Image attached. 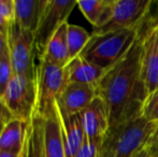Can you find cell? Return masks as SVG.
<instances>
[{
	"instance_id": "3",
	"label": "cell",
	"mask_w": 158,
	"mask_h": 157,
	"mask_svg": "<svg viewBox=\"0 0 158 157\" xmlns=\"http://www.w3.org/2000/svg\"><path fill=\"white\" fill-rule=\"evenodd\" d=\"M90 35L87 45L79 56L106 71L130 51L139 37V28Z\"/></svg>"
},
{
	"instance_id": "13",
	"label": "cell",
	"mask_w": 158,
	"mask_h": 157,
	"mask_svg": "<svg viewBox=\"0 0 158 157\" xmlns=\"http://www.w3.org/2000/svg\"><path fill=\"white\" fill-rule=\"evenodd\" d=\"M44 150L45 157H66L63 128L57 107L44 118Z\"/></svg>"
},
{
	"instance_id": "29",
	"label": "cell",
	"mask_w": 158,
	"mask_h": 157,
	"mask_svg": "<svg viewBox=\"0 0 158 157\" xmlns=\"http://www.w3.org/2000/svg\"><path fill=\"white\" fill-rule=\"evenodd\" d=\"M133 157H152V156L150 155V153L148 152V150L144 149V150H142L140 153H138L137 155H135Z\"/></svg>"
},
{
	"instance_id": "18",
	"label": "cell",
	"mask_w": 158,
	"mask_h": 157,
	"mask_svg": "<svg viewBox=\"0 0 158 157\" xmlns=\"http://www.w3.org/2000/svg\"><path fill=\"white\" fill-rule=\"evenodd\" d=\"M29 123L13 118L0 136V151H23Z\"/></svg>"
},
{
	"instance_id": "15",
	"label": "cell",
	"mask_w": 158,
	"mask_h": 157,
	"mask_svg": "<svg viewBox=\"0 0 158 157\" xmlns=\"http://www.w3.org/2000/svg\"><path fill=\"white\" fill-rule=\"evenodd\" d=\"M68 22L63 24L57 29L46 45L44 53L40 57H44L52 64L64 68L69 64V51L67 43V28Z\"/></svg>"
},
{
	"instance_id": "27",
	"label": "cell",
	"mask_w": 158,
	"mask_h": 157,
	"mask_svg": "<svg viewBox=\"0 0 158 157\" xmlns=\"http://www.w3.org/2000/svg\"><path fill=\"white\" fill-rule=\"evenodd\" d=\"M0 157H22V151H0Z\"/></svg>"
},
{
	"instance_id": "4",
	"label": "cell",
	"mask_w": 158,
	"mask_h": 157,
	"mask_svg": "<svg viewBox=\"0 0 158 157\" xmlns=\"http://www.w3.org/2000/svg\"><path fill=\"white\" fill-rule=\"evenodd\" d=\"M37 83V105L35 115L42 118L48 116L56 107V98L67 84L64 68L56 66L39 57V64L35 68Z\"/></svg>"
},
{
	"instance_id": "8",
	"label": "cell",
	"mask_w": 158,
	"mask_h": 157,
	"mask_svg": "<svg viewBox=\"0 0 158 157\" xmlns=\"http://www.w3.org/2000/svg\"><path fill=\"white\" fill-rule=\"evenodd\" d=\"M75 6H77L75 0H48L35 32V46L38 57L44 53L46 45L57 29L68 22L69 15Z\"/></svg>"
},
{
	"instance_id": "22",
	"label": "cell",
	"mask_w": 158,
	"mask_h": 157,
	"mask_svg": "<svg viewBox=\"0 0 158 157\" xmlns=\"http://www.w3.org/2000/svg\"><path fill=\"white\" fill-rule=\"evenodd\" d=\"M100 147L101 142H95L85 139L75 157H100Z\"/></svg>"
},
{
	"instance_id": "14",
	"label": "cell",
	"mask_w": 158,
	"mask_h": 157,
	"mask_svg": "<svg viewBox=\"0 0 158 157\" xmlns=\"http://www.w3.org/2000/svg\"><path fill=\"white\" fill-rule=\"evenodd\" d=\"M46 3L48 0H14L13 21L22 28L35 34Z\"/></svg>"
},
{
	"instance_id": "17",
	"label": "cell",
	"mask_w": 158,
	"mask_h": 157,
	"mask_svg": "<svg viewBox=\"0 0 158 157\" xmlns=\"http://www.w3.org/2000/svg\"><path fill=\"white\" fill-rule=\"evenodd\" d=\"M114 0H93L77 1V6L88 22L94 26V29L108 24L112 17Z\"/></svg>"
},
{
	"instance_id": "19",
	"label": "cell",
	"mask_w": 158,
	"mask_h": 157,
	"mask_svg": "<svg viewBox=\"0 0 158 157\" xmlns=\"http://www.w3.org/2000/svg\"><path fill=\"white\" fill-rule=\"evenodd\" d=\"M90 36L92 35L88 34L84 28L77 25H73V24H68L67 43H68L69 59L70 60L74 59L83 52V50L89 41Z\"/></svg>"
},
{
	"instance_id": "9",
	"label": "cell",
	"mask_w": 158,
	"mask_h": 157,
	"mask_svg": "<svg viewBox=\"0 0 158 157\" xmlns=\"http://www.w3.org/2000/svg\"><path fill=\"white\" fill-rule=\"evenodd\" d=\"M152 0H114L110 22L92 34H106L121 29L140 28L152 8Z\"/></svg>"
},
{
	"instance_id": "10",
	"label": "cell",
	"mask_w": 158,
	"mask_h": 157,
	"mask_svg": "<svg viewBox=\"0 0 158 157\" xmlns=\"http://www.w3.org/2000/svg\"><path fill=\"white\" fill-rule=\"evenodd\" d=\"M97 97L96 86L67 83L56 98V107L64 115L80 114Z\"/></svg>"
},
{
	"instance_id": "6",
	"label": "cell",
	"mask_w": 158,
	"mask_h": 157,
	"mask_svg": "<svg viewBox=\"0 0 158 157\" xmlns=\"http://www.w3.org/2000/svg\"><path fill=\"white\" fill-rule=\"evenodd\" d=\"M139 38L142 48V78L151 94L158 88V14L153 13V8L140 26Z\"/></svg>"
},
{
	"instance_id": "7",
	"label": "cell",
	"mask_w": 158,
	"mask_h": 157,
	"mask_svg": "<svg viewBox=\"0 0 158 157\" xmlns=\"http://www.w3.org/2000/svg\"><path fill=\"white\" fill-rule=\"evenodd\" d=\"M1 99L13 118L30 123L37 105L35 78L14 74Z\"/></svg>"
},
{
	"instance_id": "5",
	"label": "cell",
	"mask_w": 158,
	"mask_h": 157,
	"mask_svg": "<svg viewBox=\"0 0 158 157\" xmlns=\"http://www.w3.org/2000/svg\"><path fill=\"white\" fill-rule=\"evenodd\" d=\"M8 46L14 74L35 78V34L11 21L8 28Z\"/></svg>"
},
{
	"instance_id": "21",
	"label": "cell",
	"mask_w": 158,
	"mask_h": 157,
	"mask_svg": "<svg viewBox=\"0 0 158 157\" xmlns=\"http://www.w3.org/2000/svg\"><path fill=\"white\" fill-rule=\"evenodd\" d=\"M141 114L148 121L158 123V88L148 94Z\"/></svg>"
},
{
	"instance_id": "23",
	"label": "cell",
	"mask_w": 158,
	"mask_h": 157,
	"mask_svg": "<svg viewBox=\"0 0 158 157\" xmlns=\"http://www.w3.org/2000/svg\"><path fill=\"white\" fill-rule=\"evenodd\" d=\"M0 17L8 22L14 19V0H0Z\"/></svg>"
},
{
	"instance_id": "11",
	"label": "cell",
	"mask_w": 158,
	"mask_h": 157,
	"mask_svg": "<svg viewBox=\"0 0 158 157\" xmlns=\"http://www.w3.org/2000/svg\"><path fill=\"white\" fill-rule=\"evenodd\" d=\"M82 126L87 140L102 142L109 127V114L103 100L96 97L87 108L80 113Z\"/></svg>"
},
{
	"instance_id": "20",
	"label": "cell",
	"mask_w": 158,
	"mask_h": 157,
	"mask_svg": "<svg viewBox=\"0 0 158 157\" xmlns=\"http://www.w3.org/2000/svg\"><path fill=\"white\" fill-rule=\"evenodd\" d=\"M14 76L10 55L6 54L0 58V99L4 95L6 87L10 84L11 80Z\"/></svg>"
},
{
	"instance_id": "25",
	"label": "cell",
	"mask_w": 158,
	"mask_h": 157,
	"mask_svg": "<svg viewBox=\"0 0 158 157\" xmlns=\"http://www.w3.org/2000/svg\"><path fill=\"white\" fill-rule=\"evenodd\" d=\"M12 118H13V116H12V114H11V112L9 111L6 105H4V102L2 101V99H0V136H1L2 131H3L6 124Z\"/></svg>"
},
{
	"instance_id": "2",
	"label": "cell",
	"mask_w": 158,
	"mask_h": 157,
	"mask_svg": "<svg viewBox=\"0 0 158 157\" xmlns=\"http://www.w3.org/2000/svg\"><path fill=\"white\" fill-rule=\"evenodd\" d=\"M156 123L142 115L109 127L100 147V157H133L144 150Z\"/></svg>"
},
{
	"instance_id": "26",
	"label": "cell",
	"mask_w": 158,
	"mask_h": 157,
	"mask_svg": "<svg viewBox=\"0 0 158 157\" xmlns=\"http://www.w3.org/2000/svg\"><path fill=\"white\" fill-rule=\"evenodd\" d=\"M6 54H9L8 35H6V32L0 30V58Z\"/></svg>"
},
{
	"instance_id": "24",
	"label": "cell",
	"mask_w": 158,
	"mask_h": 157,
	"mask_svg": "<svg viewBox=\"0 0 158 157\" xmlns=\"http://www.w3.org/2000/svg\"><path fill=\"white\" fill-rule=\"evenodd\" d=\"M156 124V127H155L154 131H153L152 136H151L150 140L148 142V145L145 147L152 157H158V123Z\"/></svg>"
},
{
	"instance_id": "28",
	"label": "cell",
	"mask_w": 158,
	"mask_h": 157,
	"mask_svg": "<svg viewBox=\"0 0 158 157\" xmlns=\"http://www.w3.org/2000/svg\"><path fill=\"white\" fill-rule=\"evenodd\" d=\"M9 24H10V22L6 21V19H3L0 17V30H1V31L8 32Z\"/></svg>"
},
{
	"instance_id": "12",
	"label": "cell",
	"mask_w": 158,
	"mask_h": 157,
	"mask_svg": "<svg viewBox=\"0 0 158 157\" xmlns=\"http://www.w3.org/2000/svg\"><path fill=\"white\" fill-rule=\"evenodd\" d=\"M67 83H79L97 86L106 70L77 56L64 67Z\"/></svg>"
},
{
	"instance_id": "16",
	"label": "cell",
	"mask_w": 158,
	"mask_h": 157,
	"mask_svg": "<svg viewBox=\"0 0 158 157\" xmlns=\"http://www.w3.org/2000/svg\"><path fill=\"white\" fill-rule=\"evenodd\" d=\"M22 157H45L44 118L35 115L29 123L24 142Z\"/></svg>"
},
{
	"instance_id": "1",
	"label": "cell",
	"mask_w": 158,
	"mask_h": 157,
	"mask_svg": "<svg viewBox=\"0 0 158 157\" xmlns=\"http://www.w3.org/2000/svg\"><path fill=\"white\" fill-rule=\"evenodd\" d=\"M141 41H137L128 53L109 70L96 86L97 97L108 110L110 126L142 115L148 96L142 78Z\"/></svg>"
}]
</instances>
